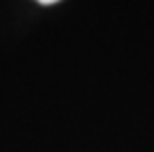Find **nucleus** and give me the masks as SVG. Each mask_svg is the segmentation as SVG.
Here are the masks:
<instances>
[{
	"label": "nucleus",
	"mask_w": 154,
	"mask_h": 152,
	"mask_svg": "<svg viewBox=\"0 0 154 152\" xmlns=\"http://www.w3.org/2000/svg\"><path fill=\"white\" fill-rule=\"evenodd\" d=\"M40 4H55V2H59V0H38Z\"/></svg>",
	"instance_id": "nucleus-1"
}]
</instances>
